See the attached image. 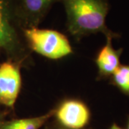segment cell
Segmentation results:
<instances>
[{"instance_id":"obj_1","label":"cell","mask_w":129,"mask_h":129,"mask_svg":"<svg viewBox=\"0 0 129 129\" xmlns=\"http://www.w3.org/2000/svg\"><path fill=\"white\" fill-rule=\"evenodd\" d=\"M64 6L67 29L75 39L80 40L92 34L102 33L113 39L120 35L106 25L109 12L108 0H59Z\"/></svg>"},{"instance_id":"obj_2","label":"cell","mask_w":129,"mask_h":129,"mask_svg":"<svg viewBox=\"0 0 129 129\" xmlns=\"http://www.w3.org/2000/svg\"><path fill=\"white\" fill-rule=\"evenodd\" d=\"M15 0H0V50L20 66L29 63L30 50L14 17Z\"/></svg>"},{"instance_id":"obj_3","label":"cell","mask_w":129,"mask_h":129,"mask_svg":"<svg viewBox=\"0 0 129 129\" xmlns=\"http://www.w3.org/2000/svg\"><path fill=\"white\" fill-rule=\"evenodd\" d=\"M24 42L30 51L50 60H59L73 53L68 37L50 29L33 27L22 30Z\"/></svg>"},{"instance_id":"obj_4","label":"cell","mask_w":129,"mask_h":129,"mask_svg":"<svg viewBox=\"0 0 129 129\" xmlns=\"http://www.w3.org/2000/svg\"><path fill=\"white\" fill-rule=\"evenodd\" d=\"M59 0H15L14 17L20 30L38 27Z\"/></svg>"},{"instance_id":"obj_5","label":"cell","mask_w":129,"mask_h":129,"mask_svg":"<svg viewBox=\"0 0 129 129\" xmlns=\"http://www.w3.org/2000/svg\"><path fill=\"white\" fill-rule=\"evenodd\" d=\"M58 124L68 129H84L90 120L88 106L78 99H65L54 108V115Z\"/></svg>"},{"instance_id":"obj_6","label":"cell","mask_w":129,"mask_h":129,"mask_svg":"<svg viewBox=\"0 0 129 129\" xmlns=\"http://www.w3.org/2000/svg\"><path fill=\"white\" fill-rule=\"evenodd\" d=\"M20 65L8 60L0 64V104L13 108L20 92Z\"/></svg>"},{"instance_id":"obj_7","label":"cell","mask_w":129,"mask_h":129,"mask_svg":"<svg viewBox=\"0 0 129 129\" xmlns=\"http://www.w3.org/2000/svg\"><path fill=\"white\" fill-rule=\"evenodd\" d=\"M113 38L106 37V43L98 52L95 58L98 79L110 78L120 65V57L123 49L115 50L113 47Z\"/></svg>"},{"instance_id":"obj_8","label":"cell","mask_w":129,"mask_h":129,"mask_svg":"<svg viewBox=\"0 0 129 129\" xmlns=\"http://www.w3.org/2000/svg\"><path fill=\"white\" fill-rule=\"evenodd\" d=\"M53 115L54 109H52L46 113L37 117L4 121L0 126V129H40L53 117Z\"/></svg>"},{"instance_id":"obj_9","label":"cell","mask_w":129,"mask_h":129,"mask_svg":"<svg viewBox=\"0 0 129 129\" xmlns=\"http://www.w3.org/2000/svg\"><path fill=\"white\" fill-rule=\"evenodd\" d=\"M111 83L129 97V64H120L110 78Z\"/></svg>"},{"instance_id":"obj_10","label":"cell","mask_w":129,"mask_h":129,"mask_svg":"<svg viewBox=\"0 0 129 129\" xmlns=\"http://www.w3.org/2000/svg\"><path fill=\"white\" fill-rule=\"evenodd\" d=\"M47 129H68V128H64V127H63V126L60 125V124H58V123H55V124L51 125L50 126H49V127H48Z\"/></svg>"},{"instance_id":"obj_11","label":"cell","mask_w":129,"mask_h":129,"mask_svg":"<svg viewBox=\"0 0 129 129\" xmlns=\"http://www.w3.org/2000/svg\"><path fill=\"white\" fill-rule=\"evenodd\" d=\"M110 129H123L122 128H120L119 125H118L116 124V123H113V124L111 126V128Z\"/></svg>"},{"instance_id":"obj_12","label":"cell","mask_w":129,"mask_h":129,"mask_svg":"<svg viewBox=\"0 0 129 129\" xmlns=\"http://www.w3.org/2000/svg\"><path fill=\"white\" fill-rule=\"evenodd\" d=\"M3 122H4V120H3V115H2V114H0V126H1V125L2 124Z\"/></svg>"},{"instance_id":"obj_13","label":"cell","mask_w":129,"mask_h":129,"mask_svg":"<svg viewBox=\"0 0 129 129\" xmlns=\"http://www.w3.org/2000/svg\"><path fill=\"white\" fill-rule=\"evenodd\" d=\"M127 129H129V118H128V125H127Z\"/></svg>"}]
</instances>
